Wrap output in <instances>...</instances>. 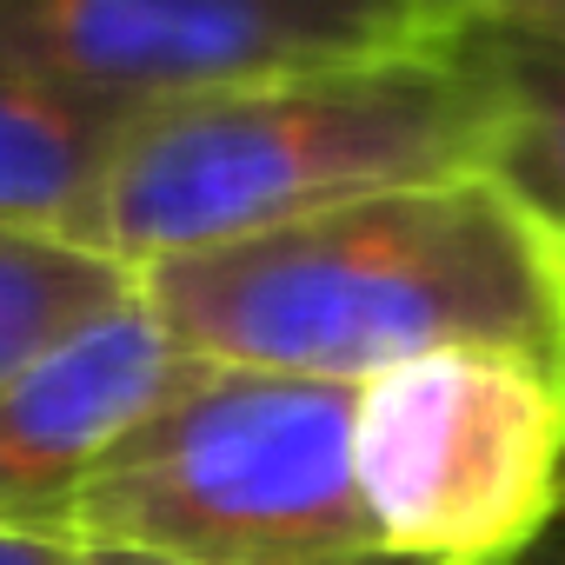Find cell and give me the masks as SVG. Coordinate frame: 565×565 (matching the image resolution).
Instances as JSON below:
<instances>
[{"label": "cell", "instance_id": "obj_1", "mask_svg": "<svg viewBox=\"0 0 565 565\" xmlns=\"http://www.w3.org/2000/svg\"><path fill=\"white\" fill-rule=\"evenodd\" d=\"M140 294L193 360L320 386H366L459 347L565 366V246L486 173L160 259Z\"/></svg>", "mask_w": 565, "mask_h": 565}, {"label": "cell", "instance_id": "obj_2", "mask_svg": "<svg viewBox=\"0 0 565 565\" xmlns=\"http://www.w3.org/2000/svg\"><path fill=\"white\" fill-rule=\"evenodd\" d=\"M492 120L499 100L472 28L439 47L167 107L127 127L94 246L140 279L160 259L253 239L366 193L486 173Z\"/></svg>", "mask_w": 565, "mask_h": 565}, {"label": "cell", "instance_id": "obj_3", "mask_svg": "<svg viewBox=\"0 0 565 565\" xmlns=\"http://www.w3.org/2000/svg\"><path fill=\"white\" fill-rule=\"evenodd\" d=\"M67 539L186 565H393L353 486V386L206 360L87 479Z\"/></svg>", "mask_w": 565, "mask_h": 565}, {"label": "cell", "instance_id": "obj_4", "mask_svg": "<svg viewBox=\"0 0 565 565\" xmlns=\"http://www.w3.org/2000/svg\"><path fill=\"white\" fill-rule=\"evenodd\" d=\"M353 486L393 565H525L565 519V366L459 347L353 386Z\"/></svg>", "mask_w": 565, "mask_h": 565}, {"label": "cell", "instance_id": "obj_5", "mask_svg": "<svg viewBox=\"0 0 565 565\" xmlns=\"http://www.w3.org/2000/svg\"><path fill=\"white\" fill-rule=\"evenodd\" d=\"M459 0H0V81L147 120L279 74L459 41Z\"/></svg>", "mask_w": 565, "mask_h": 565}, {"label": "cell", "instance_id": "obj_6", "mask_svg": "<svg viewBox=\"0 0 565 565\" xmlns=\"http://www.w3.org/2000/svg\"><path fill=\"white\" fill-rule=\"evenodd\" d=\"M193 373L200 360L140 287L14 373L0 386V532L67 539V512L87 479Z\"/></svg>", "mask_w": 565, "mask_h": 565}, {"label": "cell", "instance_id": "obj_7", "mask_svg": "<svg viewBox=\"0 0 565 565\" xmlns=\"http://www.w3.org/2000/svg\"><path fill=\"white\" fill-rule=\"evenodd\" d=\"M127 127L134 120L0 81V226L67 233L94 246L100 193Z\"/></svg>", "mask_w": 565, "mask_h": 565}, {"label": "cell", "instance_id": "obj_8", "mask_svg": "<svg viewBox=\"0 0 565 565\" xmlns=\"http://www.w3.org/2000/svg\"><path fill=\"white\" fill-rule=\"evenodd\" d=\"M134 287L140 279L87 239L0 226V386L107 307H120Z\"/></svg>", "mask_w": 565, "mask_h": 565}, {"label": "cell", "instance_id": "obj_9", "mask_svg": "<svg viewBox=\"0 0 565 565\" xmlns=\"http://www.w3.org/2000/svg\"><path fill=\"white\" fill-rule=\"evenodd\" d=\"M479 54H486L492 100H499L486 180H499L565 246V47L479 34Z\"/></svg>", "mask_w": 565, "mask_h": 565}, {"label": "cell", "instance_id": "obj_10", "mask_svg": "<svg viewBox=\"0 0 565 565\" xmlns=\"http://www.w3.org/2000/svg\"><path fill=\"white\" fill-rule=\"evenodd\" d=\"M459 14L479 34H499V41L565 47V0H459Z\"/></svg>", "mask_w": 565, "mask_h": 565}, {"label": "cell", "instance_id": "obj_11", "mask_svg": "<svg viewBox=\"0 0 565 565\" xmlns=\"http://www.w3.org/2000/svg\"><path fill=\"white\" fill-rule=\"evenodd\" d=\"M0 565H81V545L54 532H0Z\"/></svg>", "mask_w": 565, "mask_h": 565}, {"label": "cell", "instance_id": "obj_12", "mask_svg": "<svg viewBox=\"0 0 565 565\" xmlns=\"http://www.w3.org/2000/svg\"><path fill=\"white\" fill-rule=\"evenodd\" d=\"M81 565H186V558H160V552H114V545H81Z\"/></svg>", "mask_w": 565, "mask_h": 565}, {"label": "cell", "instance_id": "obj_13", "mask_svg": "<svg viewBox=\"0 0 565 565\" xmlns=\"http://www.w3.org/2000/svg\"><path fill=\"white\" fill-rule=\"evenodd\" d=\"M525 565H565V519H558V525H552V532L539 539V552H532Z\"/></svg>", "mask_w": 565, "mask_h": 565}]
</instances>
